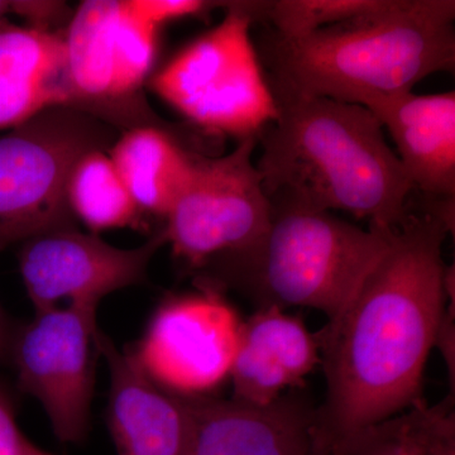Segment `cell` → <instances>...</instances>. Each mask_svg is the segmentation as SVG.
I'll return each instance as SVG.
<instances>
[{"label":"cell","instance_id":"9a60e30c","mask_svg":"<svg viewBox=\"0 0 455 455\" xmlns=\"http://www.w3.org/2000/svg\"><path fill=\"white\" fill-rule=\"evenodd\" d=\"M319 362V335L283 309L259 307L242 325L229 376L233 398L268 405L298 386Z\"/></svg>","mask_w":455,"mask_h":455},{"label":"cell","instance_id":"f1b7e54d","mask_svg":"<svg viewBox=\"0 0 455 455\" xmlns=\"http://www.w3.org/2000/svg\"><path fill=\"white\" fill-rule=\"evenodd\" d=\"M328 451H329V449H328ZM326 451H324V453H322V454H320V455H324V454L326 453Z\"/></svg>","mask_w":455,"mask_h":455},{"label":"cell","instance_id":"5bb4252c","mask_svg":"<svg viewBox=\"0 0 455 455\" xmlns=\"http://www.w3.org/2000/svg\"><path fill=\"white\" fill-rule=\"evenodd\" d=\"M364 108L387 130L412 188L427 197L454 199L455 94L406 92Z\"/></svg>","mask_w":455,"mask_h":455},{"label":"cell","instance_id":"603a6c76","mask_svg":"<svg viewBox=\"0 0 455 455\" xmlns=\"http://www.w3.org/2000/svg\"><path fill=\"white\" fill-rule=\"evenodd\" d=\"M11 13L22 18L26 26L44 32H64L74 11L68 3L56 0H11Z\"/></svg>","mask_w":455,"mask_h":455},{"label":"cell","instance_id":"7c38bea8","mask_svg":"<svg viewBox=\"0 0 455 455\" xmlns=\"http://www.w3.org/2000/svg\"><path fill=\"white\" fill-rule=\"evenodd\" d=\"M181 398L188 421L184 455H320L331 449L319 409L296 395L265 406L235 398Z\"/></svg>","mask_w":455,"mask_h":455},{"label":"cell","instance_id":"8992f818","mask_svg":"<svg viewBox=\"0 0 455 455\" xmlns=\"http://www.w3.org/2000/svg\"><path fill=\"white\" fill-rule=\"evenodd\" d=\"M121 132L70 107H52L0 133V252L51 230L76 226L68 180L90 151L110 148Z\"/></svg>","mask_w":455,"mask_h":455},{"label":"cell","instance_id":"4fadbf2b","mask_svg":"<svg viewBox=\"0 0 455 455\" xmlns=\"http://www.w3.org/2000/svg\"><path fill=\"white\" fill-rule=\"evenodd\" d=\"M99 355L110 373L107 421L118 455H184L188 421L182 398L164 391L131 352L99 331Z\"/></svg>","mask_w":455,"mask_h":455},{"label":"cell","instance_id":"7a4b0ae2","mask_svg":"<svg viewBox=\"0 0 455 455\" xmlns=\"http://www.w3.org/2000/svg\"><path fill=\"white\" fill-rule=\"evenodd\" d=\"M269 88L277 116L257 137L256 163L269 200L400 226L414 188L374 114L358 104Z\"/></svg>","mask_w":455,"mask_h":455},{"label":"cell","instance_id":"52a82bcc","mask_svg":"<svg viewBox=\"0 0 455 455\" xmlns=\"http://www.w3.org/2000/svg\"><path fill=\"white\" fill-rule=\"evenodd\" d=\"M158 29L133 16L125 0L80 3L64 31L70 108L121 133L169 127L142 92L157 55Z\"/></svg>","mask_w":455,"mask_h":455},{"label":"cell","instance_id":"484cf974","mask_svg":"<svg viewBox=\"0 0 455 455\" xmlns=\"http://www.w3.org/2000/svg\"><path fill=\"white\" fill-rule=\"evenodd\" d=\"M25 455H53L44 449L38 448L37 445L33 444L28 439L26 440Z\"/></svg>","mask_w":455,"mask_h":455},{"label":"cell","instance_id":"cb8c5ba5","mask_svg":"<svg viewBox=\"0 0 455 455\" xmlns=\"http://www.w3.org/2000/svg\"><path fill=\"white\" fill-rule=\"evenodd\" d=\"M26 440L18 429L13 400L0 385V455H25Z\"/></svg>","mask_w":455,"mask_h":455},{"label":"cell","instance_id":"d4e9b609","mask_svg":"<svg viewBox=\"0 0 455 455\" xmlns=\"http://www.w3.org/2000/svg\"><path fill=\"white\" fill-rule=\"evenodd\" d=\"M17 325L12 323L0 304V363H5L11 357L12 344L16 335Z\"/></svg>","mask_w":455,"mask_h":455},{"label":"cell","instance_id":"277c9868","mask_svg":"<svg viewBox=\"0 0 455 455\" xmlns=\"http://www.w3.org/2000/svg\"><path fill=\"white\" fill-rule=\"evenodd\" d=\"M271 204L263 238L209 263L197 272V283L218 291L233 287L259 307H310L333 319L388 250L395 229L377 224L363 229L331 212Z\"/></svg>","mask_w":455,"mask_h":455},{"label":"cell","instance_id":"ba28073f","mask_svg":"<svg viewBox=\"0 0 455 455\" xmlns=\"http://www.w3.org/2000/svg\"><path fill=\"white\" fill-rule=\"evenodd\" d=\"M256 146L257 139H247L221 157L197 155L188 184L164 218L166 244L193 271L243 252L267 232L272 204L253 160Z\"/></svg>","mask_w":455,"mask_h":455},{"label":"cell","instance_id":"e0dca14e","mask_svg":"<svg viewBox=\"0 0 455 455\" xmlns=\"http://www.w3.org/2000/svg\"><path fill=\"white\" fill-rule=\"evenodd\" d=\"M197 155L171 127L156 125L122 132L109 151L140 211L164 220L188 184Z\"/></svg>","mask_w":455,"mask_h":455},{"label":"cell","instance_id":"7402d4cb","mask_svg":"<svg viewBox=\"0 0 455 455\" xmlns=\"http://www.w3.org/2000/svg\"><path fill=\"white\" fill-rule=\"evenodd\" d=\"M125 4L133 16L160 28L171 20L199 16L215 3L202 0H125Z\"/></svg>","mask_w":455,"mask_h":455},{"label":"cell","instance_id":"30bf717a","mask_svg":"<svg viewBox=\"0 0 455 455\" xmlns=\"http://www.w3.org/2000/svg\"><path fill=\"white\" fill-rule=\"evenodd\" d=\"M242 322L212 287L166 299L132 355L155 385L179 397L206 396L232 371Z\"/></svg>","mask_w":455,"mask_h":455},{"label":"cell","instance_id":"9c48e42d","mask_svg":"<svg viewBox=\"0 0 455 455\" xmlns=\"http://www.w3.org/2000/svg\"><path fill=\"white\" fill-rule=\"evenodd\" d=\"M97 307L68 305L18 326L9 361L18 386L40 401L64 444L88 438L97 361Z\"/></svg>","mask_w":455,"mask_h":455},{"label":"cell","instance_id":"5b68a950","mask_svg":"<svg viewBox=\"0 0 455 455\" xmlns=\"http://www.w3.org/2000/svg\"><path fill=\"white\" fill-rule=\"evenodd\" d=\"M226 4L223 20L179 51L148 85L203 130L257 139L277 108L251 36L256 3Z\"/></svg>","mask_w":455,"mask_h":455},{"label":"cell","instance_id":"ffe728a7","mask_svg":"<svg viewBox=\"0 0 455 455\" xmlns=\"http://www.w3.org/2000/svg\"><path fill=\"white\" fill-rule=\"evenodd\" d=\"M423 403L338 443L334 455H421Z\"/></svg>","mask_w":455,"mask_h":455},{"label":"cell","instance_id":"8fae6325","mask_svg":"<svg viewBox=\"0 0 455 455\" xmlns=\"http://www.w3.org/2000/svg\"><path fill=\"white\" fill-rule=\"evenodd\" d=\"M166 244L163 229L131 250L114 247L77 227L51 230L20 243V276L36 313L60 301L97 307L118 290L143 283L156 252Z\"/></svg>","mask_w":455,"mask_h":455},{"label":"cell","instance_id":"3957f363","mask_svg":"<svg viewBox=\"0 0 455 455\" xmlns=\"http://www.w3.org/2000/svg\"><path fill=\"white\" fill-rule=\"evenodd\" d=\"M454 20L453 0H383L371 13L316 31L272 32L259 59L271 85L364 107L453 70Z\"/></svg>","mask_w":455,"mask_h":455},{"label":"cell","instance_id":"6da1fadb","mask_svg":"<svg viewBox=\"0 0 455 455\" xmlns=\"http://www.w3.org/2000/svg\"><path fill=\"white\" fill-rule=\"evenodd\" d=\"M436 206L407 212L388 250L319 333L326 379L320 424L331 448L424 400L425 364L451 289L443 244L454 202Z\"/></svg>","mask_w":455,"mask_h":455},{"label":"cell","instance_id":"44dd1931","mask_svg":"<svg viewBox=\"0 0 455 455\" xmlns=\"http://www.w3.org/2000/svg\"><path fill=\"white\" fill-rule=\"evenodd\" d=\"M421 455H455V415L451 398L421 407Z\"/></svg>","mask_w":455,"mask_h":455},{"label":"cell","instance_id":"ac0fdd59","mask_svg":"<svg viewBox=\"0 0 455 455\" xmlns=\"http://www.w3.org/2000/svg\"><path fill=\"white\" fill-rule=\"evenodd\" d=\"M68 202L75 220L90 233L104 230L145 229L146 214L139 208L106 151L83 155L68 180Z\"/></svg>","mask_w":455,"mask_h":455},{"label":"cell","instance_id":"2e32d148","mask_svg":"<svg viewBox=\"0 0 455 455\" xmlns=\"http://www.w3.org/2000/svg\"><path fill=\"white\" fill-rule=\"evenodd\" d=\"M64 32L0 23V133L52 107H70Z\"/></svg>","mask_w":455,"mask_h":455},{"label":"cell","instance_id":"4316f807","mask_svg":"<svg viewBox=\"0 0 455 455\" xmlns=\"http://www.w3.org/2000/svg\"><path fill=\"white\" fill-rule=\"evenodd\" d=\"M11 13V0H0V23Z\"/></svg>","mask_w":455,"mask_h":455},{"label":"cell","instance_id":"d6986e66","mask_svg":"<svg viewBox=\"0 0 455 455\" xmlns=\"http://www.w3.org/2000/svg\"><path fill=\"white\" fill-rule=\"evenodd\" d=\"M383 0H280L259 3L257 16H265L281 36H299L364 16Z\"/></svg>","mask_w":455,"mask_h":455},{"label":"cell","instance_id":"83f0119b","mask_svg":"<svg viewBox=\"0 0 455 455\" xmlns=\"http://www.w3.org/2000/svg\"><path fill=\"white\" fill-rule=\"evenodd\" d=\"M324 455H334V453H333V449H331H331H329V451H326V453H325Z\"/></svg>","mask_w":455,"mask_h":455}]
</instances>
